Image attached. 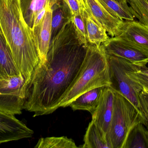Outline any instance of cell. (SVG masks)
Returning <instances> with one entry per match:
<instances>
[{
    "label": "cell",
    "mask_w": 148,
    "mask_h": 148,
    "mask_svg": "<svg viewBox=\"0 0 148 148\" xmlns=\"http://www.w3.org/2000/svg\"><path fill=\"white\" fill-rule=\"evenodd\" d=\"M86 48L79 43L73 24L66 23L50 43L47 62L36 67L27 86L24 109L34 117L58 109L79 73Z\"/></svg>",
    "instance_id": "6da1fadb"
},
{
    "label": "cell",
    "mask_w": 148,
    "mask_h": 148,
    "mask_svg": "<svg viewBox=\"0 0 148 148\" xmlns=\"http://www.w3.org/2000/svg\"><path fill=\"white\" fill-rule=\"evenodd\" d=\"M0 30L18 70L29 83L40 58L33 30L23 15L20 0H0Z\"/></svg>",
    "instance_id": "7a4b0ae2"
},
{
    "label": "cell",
    "mask_w": 148,
    "mask_h": 148,
    "mask_svg": "<svg viewBox=\"0 0 148 148\" xmlns=\"http://www.w3.org/2000/svg\"><path fill=\"white\" fill-rule=\"evenodd\" d=\"M108 56L103 47L89 43L80 71L58 105L59 108L69 107L82 94L93 89L110 87Z\"/></svg>",
    "instance_id": "3957f363"
},
{
    "label": "cell",
    "mask_w": 148,
    "mask_h": 148,
    "mask_svg": "<svg viewBox=\"0 0 148 148\" xmlns=\"http://www.w3.org/2000/svg\"><path fill=\"white\" fill-rule=\"evenodd\" d=\"M114 91V110L106 138L111 148H124L132 129L140 123H143V120L140 111L130 101Z\"/></svg>",
    "instance_id": "277c9868"
},
{
    "label": "cell",
    "mask_w": 148,
    "mask_h": 148,
    "mask_svg": "<svg viewBox=\"0 0 148 148\" xmlns=\"http://www.w3.org/2000/svg\"><path fill=\"white\" fill-rule=\"evenodd\" d=\"M108 56L111 85L110 87L121 94L140 111V94L141 86L129 76L127 72L134 64L125 59Z\"/></svg>",
    "instance_id": "5b68a950"
},
{
    "label": "cell",
    "mask_w": 148,
    "mask_h": 148,
    "mask_svg": "<svg viewBox=\"0 0 148 148\" xmlns=\"http://www.w3.org/2000/svg\"><path fill=\"white\" fill-rule=\"evenodd\" d=\"M28 84L21 74L0 80V110L13 115L21 114Z\"/></svg>",
    "instance_id": "8992f818"
},
{
    "label": "cell",
    "mask_w": 148,
    "mask_h": 148,
    "mask_svg": "<svg viewBox=\"0 0 148 148\" xmlns=\"http://www.w3.org/2000/svg\"><path fill=\"white\" fill-rule=\"evenodd\" d=\"M108 55L125 59L139 67L148 63V49L119 36L112 37L101 44Z\"/></svg>",
    "instance_id": "52a82bcc"
},
{
    "label": "cell",
    "mask_w": 148,
    "mask_h": 148,
    "mask_svg": "<svg viewBox=\"0 0 148 148\" xmlns=\"http://www.w3.org/2000/svg\"><path fill=\"white\" fill-rule=\"evenodd\" d=\"M34 134L14 115L0 110V144L31 138Z\"/></svg>",
    "instance_id": "ba28073f"
},
{
    "label": "cell",
    "mask_w": 148,
    "mask_h": 148,
    "mask_svg": "<svg viewBox=\"0 0 148 148\" xmlns=\"http://www.w3.org/2000/svg\"><path fill=\"white\" fill-rule=\"evenodd\" d=\"M83 4L93 18L111 37L118 36L121 32L124 21L110 13L98 0H83Z\"/></svg>",
    "instance_id": "9c48e42d"
},
{
    "label": "cell",
    "mask_w": 148,
    "mask_h": 148,
    "mask_svg": "<svg viewBox=\"0 0 148 148\" xmlns=\"http://www.w3.org/2000/svg\"><path fill=\"white\" fill-rule=\"evenodd\" d=\"M52 6L49 5L40 22L32 29L40 58L39 65L44 64L47 60L52 37Z\"/></svg>",
    "instance_id": "30bf717a"
},
{
    "label": "cell",
    "mask_w": 148,
    "mask_h": 148,
    "mask_svg": "<svg viewBox=\"0 0 148 148\" xmlns=\"http://www.w3.org/2000/svg\"><path fill=\"white\" fill-rule=\"evenodd\" d=\"M114 91L110 87L103 88L98 106L92 115V120L107 136L114 110Z\"/></svg>",
    "instance_id": "8fae6325"
},
{
    "label": "cell",
    "mask_w": 148,
    "mask_h": 148,
    "mask_svg": "<svg viewBox=\"0 0 148 148\" xmlns=\"http://www.w3.org/2000/svg\"><path fill=\"white\" fill-rule=\"evenodd\" d=\"M119 37L148 49V27L136 20L124 21Z\"/></svg>",
    "instance_id": "7c38bea8"
},
{
    "label": "cell",
    "mask_w": 148,
    "mask_h": 148,
    "mask_svg": "<svg viewBox=\"0 0 148 148\" xmlns=\"http://www.w3.org/2000/svg\"><path fill=\"white\" fill-rule=\"evenodd\" d=\"M82 6V15L85 23L88 41L90 44L100 47L109 38L107 31L93 18L84 5L83 3Z\"/></svg>",
    "instance_id": "4fadbf2b"
},
{
    "label": "cell",
    "mask_w": 148,
    "mask_h": 148,
    "mask_svg": "<svg viewBox=\"0 0 148 148\" xmlns=\"http://www.w3.org/2000/svg\"><path fill=\"white\" fill-rule=\"evenodd\" d=\"M20 74L11 51L0 30V80Z\"/></svg>",
    "instance_id": "5bb4252c"
},
{
    "label": "cell",
    "mask_w": 148,
    "mask_h": 148,
    "mask_svg": "<svg viewBox=\"0 0 148 148\" xmlns=\"http://www.w3.org/2000/svg\"><path fill=\"white\" fill-rule=\"evenodd\" d=\"M104 87L93 89L82 94L73 101L69 107L74 111L84 110L93 114L98 106Z\"/></svg>",
    "instance_id": "9a60e30c"
},
{
    "label": "cell",
    "mask_w": 148,
    "mask_h": 148,
    "mask_svg": "<svg viewBox=\"0 0 148 148\" xmlns=\"http://www.w3.org/2000/svg\"><path fill=\"white\" fill-rule=\"evenodd\" d=\"M60 0H20L23 15L28 26L33 28L36 17L48 4L53 6Z\"/></svg>",
    "instance_id": "2e32d148"
},
{
    "label": "cell",
    "mask_w": 148,
    "mask_h": 148,
    "mask_svg": "<svg viewBox=\"0 0 148 148\" xmlns=\"http://www.w3.org/2000/svg\"><path fill=\"white\" fill-rule=\"evenodd\" d=\"M84 143L79 147L111 148L106 136L93 121L90 123L84 139Z\"/></svg>",
    "instance_id": "e0dca14e"
},
{
    "label": "cell",
    "mask_w": 148,
    "mask_h": 148,
    "mask_svg": "<svg viewBox=\"0 0 148 148\" xmlns=\"http://www.w3.org/2000/svg\"><path fill=\"white\" fill-rule=\"evenodd\" d=\"M52 37L54 38L66 23L70 21L72 15L67 5L63 0L56 3L52 8Z\"/></svg>",
    "instance_id": "ac0fdd59"
},
{
    "label": "cell",
    "mask_w": 148,
    "mask_h": 148,
    "mask_svg": "<svg viewBox=\"0 0 148 148\" xmlns=\"http://www.w3.org/2000/svg\"><path fill=\"white\" fill-rule=\"evenodd\" d=\"M124 148H148V134L145 125H136L130 131Z\"/></svg>",
    "instance_id": "d6986e66"
},
{
    "label": "cell",
    "mask_w": 148,
    "mask_h": 148,
    "mask_svg": "<svg viewBox=\"0 0 148 148\" xmlns=\"http://www.w3.org/2000/svg\"><path fill=\"white\" fill-rule=\"evenodd\" d=\"M105 9L114 16L124 21L136 20L129 5L125 6L115 0H98Z\"/></svg>",
    "instance_id": "ffe728a7"
},
{
    "label": "cell",
    "mask_w": 148,
    "mask_h": 148,
    "mask_svg": "<svg viewBox=\"0 0 148 148\" xmlns=\"http://www.w3.org/2000/svg\"><path fill=\"white\" fill-rule=\"evenodd\" d=\"M35 148H77V147L72 139L61 136L40 138Z\"/></svg>",
    "instance_id": "44dd1931"
},
{
    "label": "cell",
    "mask_w": 148,
    "mask_h": 148,
    "mask_svg": "<svg viewBox=\"0 0 148 148\" xmlns=\"http://www.w3.org/2000/svg\"><path fill=\"white\" fill-rule=\"evenodd\" d=\"M128 4L138 21L148 27V3L145 0H127Z\"/></svg>",
    "instance_id": "7402d4cb"
},
{
    "label": "cell",
    "mask_w": 148,
    "mask_h": 148,
    "mask_svg": "<svg viewBox=\"0 0 148 148\" xmlns=\"http://www.w3.org/2000/svg\"><path fill=\"white\" fill-rule=\"evenodd\" d=\"M70 20L79 43L87 47L89 43L82 14L80 15L72 16Z\"/></svg>",
    "instance_id": "603a6c76"
},
{
    "label": "cell",
    "mask_w": 148,
    "mask_h": 148,
    "mask_svg": "<svg viewBox=\"0 0 148 148\" xmlns=\"http://www.w3.org/2000/svg\"><path fill=\"white\" fill-rule=\"evenodd\" d=\"M142 68L134 64L127 74L131 79L142 86L143 90L148 92V75L141 71Z\"/></svg>",
    "instance_id": "cb8c5ba5"
},
{
    "label": "cell",
    "mask_w": 148,
    "mask_h": 148,
    "mask_svg": "<svg viewBox=\"0 0 148 148\" xmlns=\"http://www.w3.org/2000/svg\"><path fill=\"white\" fill-rule=\"evenodd\" d=\"M67 5L72 16L80 15L82 14V3L79 0H63Z\"/></svg>",
    "instance_id": "d4e9b609"
},
{
    "label": "cell",
    "mask_w": 148,
    "mask_h": 148,
    "mask_svg": "<svg viewBox=\"0 0 148 148\" xmlns=\"http://www.w3.org/2000/svg\"><path fill=\"white\" fill-rule=\"evenodd\" d=\"M116 1L118 2L119 3L123 4V5H125V6H128V4L127 0H115Z\"/></svg>",
    "instance_id": "484cf974"
},
{
    "label": "cell",
    "mask_w": 148,
    "mask_h": 148,
    "mask_svg": "<svg viewBox=\"0 0 148 148\" xmlns=\"http://www.w3.org/2000/svg\"><path fill=\"white\" fill-rule=\"evenodd\" d=\"M140 70L143 73H144V74H146L148 75V68L147 66L142 68Z\"/></svg>",
    "instance_id": "4316f807"
},
{
    "label": "cell",
    "mask_w": 148,
    "mask_h": 148,
    "mask_svg": "<svg viewBox=\"0 0 148 148\" xmlns=\"http://www.w3.org/2000/svg\"><path fill=\"white\" fill-rule=\"evenodd\" d=\"M143 124L145 125L147 130L148 134V118H146L143 120Z\"/></svg>",
    "instance_id": "83f0119b"
},
{
    "label": "cell",
    "mask_w": 148,
    "mask_h": 148,
    "mask_svg": "<svg viewBox=\"0 0 148 148\" xmlns=\"http://www.w3.org/2000/svg\"><path fill=\"white\" fill-rule=\"evenodd\" d=\"M79 1H80V2H81L82 3H83V0H79Z\"/></svg>",
    "instance_id": "f1b7e54d"
},
{
    "label": "cell",
    "mask_w": 148,
    "mask_h": 148,
    "mask_svg": "<svg viewBox=\"0 0 148 148\" xmlns=\"http://www.w3.org/2000/svg\"><path fill=\"white\" fill-rule=\"evenodd\" d=\"M145 1H147V2L148 3V0H145Z\"/></svg>",
    "instance_id": "f546056e"
},
{
    "label": "cell",
    "mask_w": 148,
    "mask_h": 148,
    "mask_svg": "<svg viewBox=\"0 0 148 148\" xmlns=\"http://www.w3.org/2000/svg\"></svg>",
    "instance_id": "4dcf8cb0"
}]
</instances>
